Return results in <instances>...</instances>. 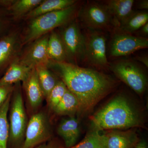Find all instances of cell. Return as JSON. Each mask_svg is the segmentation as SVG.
Wrapping results in <instances>:
<instances>
[{"label":"cell","mask_w":148,"mask_h":148,"mask_svg":"<svg viewBox=\"0 0 148 148\" xmlns=\"http://www.w3.org/2000/svg\"><path fill=\"white\" fill-rule=\"evenodd\" d=\"M49 69L61 78L68 90L76 97L81 109L90 110L114 88L113 80L91 69L68 62L49 61Z\"/></svg>","instance_id":"obj_1"},{"label":"cell","mask_w":148,"mask_h":148,"mask_svg":"<svg viewBox=\"0 0 148 148\" xmlns=\"http://www.w3.org/2000/svg\"><path fill=\"white\" fill-rule=\"evenodd\" d=\"M92 130L127 129L143 127L139 114L122 96H117L90 118Z\"/></svg>","instance_id":"obj_2"},{"label":"cell","mask_w":148,"mask_h":148,"mask_svg":"<svg viewBox=\"0 0 148 148\" xmlns=\"http://www.w3.org/2000/svg\"><path fill=\"white\" fill-rule=\"evenodd\" d=\"M77 2L68 8L45 14L31 19L24 43L34 41L55 28L71 22L77 10Z\"/></svg>","instance_id":"obj_3"},{"label":"cell","mask_w":148,"mask_h":148,"mask_svg":"<svg viewBox=\"0 0 148 148\" xmlns=\"http://www.w3.org/2000/svg\"><path fill=\"white\" fill-rule=\"evenodd\" d=\"M20 82L15 84L10 106L9 138L14 145L24 142L28 121L24 107Z\"/></svg>","instance_id":"obj_4"},{"label":"cell","mask_w":148,"mask_h":148,"mask_svg":"<svg viewBox=\"0 0 148 148\" xmlns=\"http://www.w3.org/2000/svg\"><path fill=\"white\" fill-rule=\"evenodd\" d=\"M114 74L122 81L139 94L145 92L147 80L143 69L135 61L123 59L111 66Z\"/></svg>","instance_id":"obj_5"},{"label":"cell","mask_w":148,"mask_h":148,"mask_svg":"<svg viewBox=\"0 0 148 148\" xmlns=\"http://www.w3.org/2000/svg\"><path fill=\"white\" fill-rule=\"evenodd\" d=\"M61 37L69 63L74 64L77 61L84 60L85 36L81 31L76 21H72L64 26Z\"/></svg>","instance_id":"obj_6"},{"label":"cell","mask_w":148,"mask_h":148,"mask_svg":"<svg viewBox=\"0 0 148 148\" xmlns=\"http://www.w3.org/2000/svg\"><path fill=\"white\" fill-rule=\"evenodd\" d=\"M51 134L47 114L44 112H37L28 121L22 148H34L50 139Z\"/></svg>","instance_id":"obj_7"},{"label":"cell","mask_w":148,"mask_h":148,"mask_svg":"<svg viewBox=\"0 0 148 148\" xmlns=\"http://www.w3.org/2000/svg\"><path fill=\"white\" fill-rule=\"evenodd\" d=\"M78 14L80 21L89 30L100 31L108 29L112 24L114 26L112 17L106 6L97 3L86 4L80 9Z\"/></svg>","instance_id":"obj_8"},{"label":"cell","mask_w":148,"mask_h":148,"mask_svg":"<svg viewBox=\"0 0 148 148\" xmlns=\"http://www.w3.org/2000/svg\"><path fill=\"white\" fill-rule=\"evenodd\" d=\"M85 38L84 60L95 67L108 66L106 38L104 34L101 31L89 30Z\"/></svg>","instance_id":"obj_9"},{"label":"cell","mask_w":148,"mask_h":148,"mask_svg":"<svg viewBox=\"0 0 148 148\" xmlns=\"http://www.w3.org/2000/svg\"><path fill=\"white\" fill-rule=\"evenodd\" d=\"M148 47V40L145 37L118 32L114 34L110 45V54L114 57L130 55Z\"/></svg>","instance_id":"obj_10"},{"label":"cell","mask_w":148,"mask_h":148,"mask_svg":"<svg viewBox=\"0 0 148 148\" xmlns=\"http://www.w3.org/2000/svg\"><path fill=\"white\" fill-rule=\"evenodd\" d=\"M49 35L35 40L19 60L20 63L33 69L38 65L47 64L50 61L47 52Z\"/></svg>","instance_id":"obj_11"},{"label":"cell","mask_w":148,"mask_h":148,"mask_svg":"<svg viewBox=\"0 0 148 148\" xmlns=\"http://www.w3.org/2000/svg\"><path fill=\"white\" fill-rule=\"evenodd\" d=\"M23 86L29 109L33 114L37 112L45 98L35 68L32 69L27 79L23 82Z\"/></svg>","instance_id":"obj_12"},{"label":"cell","mask_w":148,"mask_h":148,"mask_svg":"<svg viewBox=\"0 0 148 148\" xmlns=\"http://www.w3.org/2000/svg\"><path fill=\"white\" fill-rule=\"evenodd\" d=\"M106 148H134L139 142L133 130L121 131L113 130L105 133Z\"/></svg>","instance_id":"obj_13"},{"label":"cell","mask_w":148,"mask_h":148,"mask_svg":"<svg viewBox=\"0 0 148 148\" xmlns=\"http://www.w3.org/2000/svg\"><path fill=\"white\" fill-rule=\"evenodd\" d=\"M134 0H109L104 5L112 17L114 26L119 28L134 12Z\"/></svg>","instance_id":"obj_14"},{"label":"cell","mask_w":148,"mask_h":148,"mask_svg":"<svg viewBox=\"0 0 148 148\" xmlns=\"http://www.w3.org/2000/svg\"><path fill=\"white\" fill-rule=\"evenodd\" d=\"M57 132L64 140L66 148L76 145L80 135L79 124L74 116L63 119L58 125Z\"/></svg>","instance_id":"obj_15"},{"label":"cell","mask_w":148,"mask_h":148,"mask_svg":"<svg viewBox=\"0 0 148 148\" xmlns=\"http://www.w3.org/2000/svg\"><path fill=\"white\" fill-rule=\"evenodd\" d=\"M33 69L21 64L19 60L12 61L0 79V86L13 85L21 82H23Z\"/></svg>","instance_id":"obj_16"},{"label":"cell","mask_w":148,"mask_h":148,"mask_svg":"<svg viewBox=\"0 0 148 148\" xmlns=\"http://www.w3.org/2000/svg\"><path fill=\"white\" fill-rule=\"evenodd\" d=\"M77 1L75 0H45L43 1L36 7L27 14V19L33 18L49 12L61 10L73 5Z\"/></svg>","instance_id":"obj_17"},{"label":"cell","mask_w":148,"mask_h":148,"mask_svg":"<svg viewBox=\"0 0 148 148\" xmlns=\"http://www.w3.org/2000/svg\"><path fill=\"white\" fill-rule=\"evenodd\" d=\"M48 55L51 61L66 62V50L60 35L52 32L49 35L47 42Z\"/></svg>","instance_id":"obj_18"},{"label":"cell","mask_w":148,"mask_h":148,"mask_svg":"<svg viewBox=\"0 0 148 148\" xmlns=\"http://www.w3.org/2000/svg\"><path fill=\"white\" fill-rule=\"evenodd\" d=\"M80 109V105L77 98L67 89L62 99L53 111L58 115L73 116Z\"/></svg>","instance_id":"obj_19"},{"label":"cell","mask_w":148,"mask_h":148,"mask_svg":"<svg viewBox=\"0 0 148 148\" xmlns=\"http://www.w3.org/2000/svg\"><path fill=\"white\" fill-rule=\"evenodd\" d=\"M16 38L13 34L3 36L0 38V72L9 64L16 48Z\"/></svg>","instance_id":"obj_20"},{"label":"cell","mask_w":148,"mask_h":148,"mask_svg":"<svg viewBox=\"0 0 148 148\" xmlns=\"http://www.w3.org/2000/svg\"><path fill=\"white\" fill-rule=\"evenodd\" d=\"M39 82L46 98L58 81L49 69L47 64H40L35 67Z\"/></svg>","instance_id":"obj_21"},{"label":"cell","mask_w":148,"mask_h":148,"mask_svg":"<svg viewBox=\"0 0 148 148\" xmlns=\"http://www.w3.org/2000/svg\"><path fill=\"white\" fill-rule=\"evenodd\" d=\"M148 21V13L145 11L135 12L118 29L121 33L130 34L140 29Z\"/></svg>","instance_id":"obj_22"},{"label":"cell","mask_w":148,"mask_h":148,"mask_svg":"<svg viewBox=\"0 0 148 148\" xmlns=\"http://www.w3.org/2000/svg\"><path fill=\"white\" fill-rule=\"evenodd\" d=\"M11 95L8 98L0 108V148H7L9 138V125L8 114L10 106Z\"/></svg>","instance_id":"obj_23"},{"label":"cell","mask_w":148,"mask_h":148,"mask_svg":"<svg viewBox=\"0 0 148 148\" xmlns=\"http://www.w3.org/2000/svg\"><path fill=\"white\" fill-rule=\"evenodd\" d=\"M69 148H106V135L99 131L91 130L80 143Z\"/></svg>","instance_id":"obj_24"},{"label":"cell","mask_w":148,"mask_h":148,"mask_svg":"<svg viewBox=\"0 0 148 148\" xmlns=\"http://www.w3.org/2000/svg\"><path fill=\"white\" fill-rule=\"evenodd\" d=\"M42 0H16L7 9L15 17L26 15L42 2Z\"/></svg>","instance_id":"obj_25"},{"label":"cell","mask_w":148,"mask_h":148,"mask_svg":"<svg viewBox=\"0 0 148 148\" xmlns=\"http://www.w3.org/2000/svg\"><path fill=\"white\" fill-rule=\"evenodd\" d=\"M67 89L65 84L61 80L58 81L45 98L49 109L53 111L62 99Z\"/></svg>","instance_id":"obj_26"},{"label":"cell","mask_w":148,"mask_h":148,"mask_svg":"<svg viewBox=\"0 0 148 148\" xmlns=\"http://www.w3.org/2000/svg\"><path fill=\"white\" fill-rule=\"evenodd\" d=\"M14 88L13 85L0 86V108L9 96L12 94Z\"/></svg>","instance_id":"obj_27"},{"label":"cell","mask_w":148,"mask_h":148,"mask_svg":"<svg viewBox=\"0 0 148 148\" xmlns=\"http://www.w3.org/2000/svg\"><path fill=\"white\" fill-rule=\"evenodd\" d=\"M138 9L140 10H148V0H142L140 1L138 3Z\"/></svg>","instance_id":"obj_28"},{"label":"cell","mask_w":148,"mask_h":148,"mask_svg":"<svg viewBox=\"0 0 148 148\" xmlns=\"http://www.w3.org/2000/svg\"><path fill=\"white\" fill-rule=\"evenodd\" d=\"M137 60L144 64L147 68L148 67V58L147 56H138L136 57Z\"/></svg>","instance_id":"obj_29"},{"label":"cell","mask_w":148,"mask_h":148,"mask_svg":"<svg viewBox=\"0 0 148 148\" xmlns=\"http://www.w3.org/2000/svg\"><path fill=\"white\" fill-rule=\"evenodd\" d=\"M140 29V32L143 36H147L148 34V22L143 26Z\"/></svg>","instance_id":"obj_30"},{"label":"cell","mask_w":148,"mask_h":148,"mask_svg":"<svg viewBox=\"0 0 148 148\" xmlns=\"http://www.w3.org/2000/svg\"><path fill=\"white\" fill-rule=\"evenodd\" d=\"M3 8L2 7L0 6V12L1 10ZM5 26V21L2 15L1 14L0 12V34L2 32L4 27Z\"/></svg>","instance_id":"obj_31"},{"label":"cell","mask_w":148,"mask_h":148,"mask_svg":"<svg viewBox=\"0 0 148 148\" xmlns=\"http://www.w3.org/2000/svg\"><path fill=\"white\" fill-rule=\"evenodd\" d=\"M135 148H148L147 144L145 142L141 141H139L137 145L135 147Z\"/></svg>","instance_id":"obj_32"},{"label":"cell","mask_w":148,"mask_h":148,"mask_svg":"<svg viewBox=\"0 0 148 148\" xmlns=\"http://www.w3.org/2000/svg\"><path fill=\"white\" fill-rule=\"evenodd\" d=\"M38 148H56L53 147H52V146L49 145H42V146H40Z\"/></svg>","instance_id":"obj_33"}]
</instances>
